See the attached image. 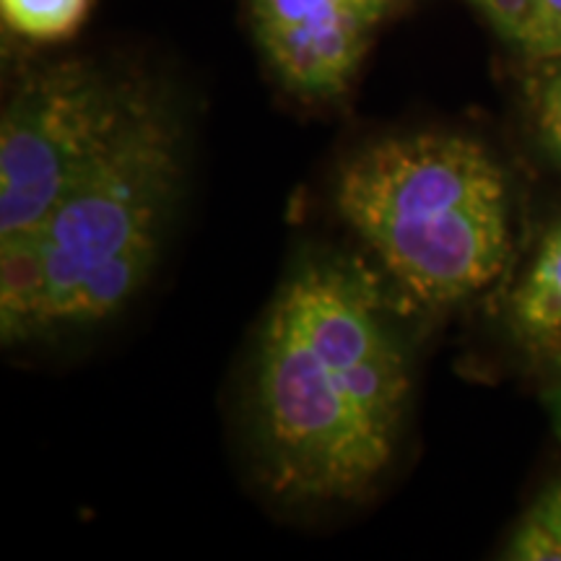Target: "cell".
I'll return each instance as SVG.
<instances>
[{
  "label": "cell",
  "mask_w": 561,
  "mask_h": 561,
  "mask_svg": "<svg viewBox=\"0 0 561 561\" xmlns=\"http://www.w3.org/2000/svg\"><path fill=\"white\" fill-rule=\"evenodd\" d=\"M50 331V273L39 231L0 237V339L5 346Z\"/></svg>",
  "instance_id": "cell-6"
},
{
  "label": "cell",
  "mask_w": 561,
  "mask_h": 561,
  "mask_svg": "<svg viewBox=\"0 0 561 561\" xmlns=\"http://www.w3.org/2000/svg\"><path fill=\"white\" fill-rule=\"evenodd\" d=\"M157 100L87 60L34 68L0 121V237L39 231L70 187Z\"/></svg>",
  "instance_id": "cell-4"
},
{
  "label": "cell",
  "mask_w": 561,
  "mask_h": 561,
  "mask_svg": "<svg viewBox=\"0 0 561 561\" xmlns=\"http://www.w3.org/2000/svg\"><path fill=\"white\" fill-rule=\"evenodd\" d=\"M541 401H543L546 413H549V419H551V430H553V434H557V439L561 442V382L549 385V388L543 390Z\"/></svg>",
  "instance_id": "cell-11"
},
{
  "label": "cell",
  "mask_w": 561,
  "mask_h": 561,
  "mask_svg": "<svg viewBox=\"0 0 561 561\" xmlns=\"http://www.w3.org/2000/svg\"><path fill=\"white\" fill-rule=\"evenodd\" d=\"M94 0H0V16L30 42L70 39L89 19Z\"/></svg>",
  "instance_id": "cell-8"
},
{
  "label": "cell",
  "mask_w": 561,
  "mask_h": 561,
  "mask_svg": "<svg viewBox=\"0 0 561 561\" xmlns=\"http://www.w3.org/2000/svg\"><path fill=\"white\" fill-rule=\"evenodd\" d=\"M335 206L419 305L473 297L507 265V174L479 140L460 133H411L364 146L341 167Z\"/></svg>",
  "instance_id": "cell-2"
},
{
  "label": "cell",
  "mask_w": 561,
  "mask_h": 561,
  "mask_svg": "<svg viewBox=\"0 0 561 561\" xmlns=\"http://www.w3.org/2000/svg\"><path fill=\"white\" fill-rule=\"evenodd\" d=\"M507 557L515 561H561V479L541 491L515 525Z\"/></svg>",
  "instance_id": "cell-9"
},
{
  "label": "cell",
  "mask_w": 561,
  "mask_h": 561,
  "mask_svg": "<svg viewBox=\"0 0 561 561\" xmlns=\"http://www.w3.org/2000/svg\"><path fill=\"white\" fill-rule=\"evenodd\" d=\"M411 371L371 280L339 261L286 278L257 343L255 432L268 486L359 500L396 460Z\"/></svg>",
  "instance_id": "cell-1"
},
{
  "label": "cell",
  "mask_w": 561,
  "mask_h": 561,
  "mask_svg": "<svg viewBox=\"0 0 561 561\" xmlns=\"http://www.w3.org/2000/svg\"><path fill=\"white\" fill-rule=\"evenodd\" d=\"M528 102L538 144L561 167V55L538 60L528 83Z\"/></svg>",
  "instance_id": "cell-10"
},
{
  "label": "cell",
  "mask_w": 561,
  "mask_h": 561,
  "mask_svg": "<svg viewBox=\"0 0 561 561\" xmlns=\"http://www.w3.org/2000/svg\"><path fill=\"white\" fill-rule=\"evenodd\" d=\"M388 11L377 0H252V26L286 89L333 100L351 87L371 32Z\"/></svg>",
  "instance_id": "cell-5"
},
{
  "label": "cell",
  "mask_w": 561,
  "mask_h": 561,
  "mask_svg": "<svg viewBox=\"0 0 561 561\" xmlns=\"http://www.w3.org/2000/svg\"><path fill=\"white\" fill-rule=\"evenodd\" d=\"M512 331L523 346L553 354L561 346V219L546 231L510 297Z\"/></svg>",
  "instance_id": "cell-7"
},
{
  "label": "cell",
  "mask_w": 561,
  "mask_h": 561,
  "mask_svg": "<svg viewBox=\"0 0 561 561\" xmlns=\"http://www.w3.org/2000/svg\"><path fill=\"white\" fill-rule=\"evenodd\" d=\"M549 356H551V362L557 364V369L561 371V346H559L557 351H553V354H549Z\"/></svg>",
  "instance_id": "cell-12"
},
{
  "label": "cell",
  "mask_w": 561,
  "mask_h": 561,
  "mask_svg": "<svg viewBox=\"0 0 561 561\" xmlns=\"http://www.w3.org/2000/svg\"><path fill=\"white\" fill-rule=\"evenodd\" d=\"M377 3L385 5V9H390V3H392V0H377Z\"/></svg>",
  "instance_id": "cell-13"
},
{
  "label": "cell",
  "mask_w": 561,
  "mask_h": 561,
  "mask_svg": "<svg viewBox=\"0 0 561 561\" xmlns=\"http://www.w3.org/2000/svg\"><path fill=\"white\" fill-rule=\"evenodd\" d=\"M178 121L153 100L39 229L50 331L121 314L149 284L182 182Z\"/></svg>",
  "instance_id": "cell-3"
}]
</instances>
